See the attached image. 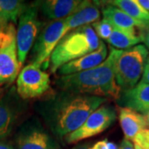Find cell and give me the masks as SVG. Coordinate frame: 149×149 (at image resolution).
Segmentation results:
<instances>
[{
  "mask_svg": "<svg viewBox=\"0 0 149 149\" xmlns=\"http://www.w3.org/2000/svg\"><path fill=\"white\" fill-rule=\"evenodd\" d=\"M140 5L149 13V0H137Z\"/></svg>",
  "mask_w": 149,
  "mask_h": 149,
  "instance_id": "27",
  "label": "cell"
},
{
  "mask_svg": "<svg viewBox=\"0 0 149 149\" xmlns=\"http://www.w3.org/2000/svg\"><path fill=\"white\" fill-rule=\"evenodd\" d=\"M140 82L149 85V56L148 59H147L146 65H145V67H144L143 73V75H142V80H141Z\"/></svg>",
  "mask_w": 149,
  "mask_h": 149,
  "instance_id": "24",
  "label": "cell"
},
{
  "mask_svg": "<svg viewBox=\"0 0 149 149\" xmlns=\"http://www.w3.org/2000/svg\"><path fill=\"white\" fill-rule=\"evenodd\" d=\"M17 149H57V144L37 118L22 125L17 135Z\"/></svg>",
  "mask_w": 149,
  "mask_h": 149,
  "instance_id": "10",
  "label": "cell"
},
{
  "mask_svg": "<svg viewBox=\"0 0 149 149\" xmlns=\"http://www.w3.org/2000/svg\"><path fill=\"white\" fill-rule=\"evenodd\" d=\"M42 27V23L39 18L37 1L27 3L18 18L16 28L18 61L22 69Z\"/></svg>",
  "mask_w": 149,
  "mask_h": 149,
  "instance_id": "7",
  "label": "cell"
},
{
  "mask_svg": "<svg viewBox=\"0 0 149 149\" xmlns=\"http://www.w3.org/2000/svg\"><path fill=\"white\" fill-rule=\"evenodd\" d=\"M0 149H15L11 143H6L3 141H0Z\"/></svg>",
  "mask_w": 149,
  "mask_h": 149,
  "instance_id": "28",
  "label": "cell"
},
{
  "mask_svg": "<svg viewBox=\"0 0 149 149\" xmlns=\"http://www.w3.org/2000/svg\"><path fill=\"white\" fill-rule=\"evenodd\" d=\"M144 116L146 118V119H147V123H148V125L149 126V111L146 113V114H144Z\"/></svg>",
  "mask_w": 149,
  "mask_h": 149,
  "instance_id": "32",
  "label": "cell"
},
{
  "mask_svg": "<svg viewBox=\"0 0 149 149\" xmlns=\"http://www.w3.org/2000/svg\"><path fill=\"white\" fill-rule=\"evenodd\" d=\"M26 4L21 0H0V30L10 23L16 24Z\"/></svg>",
  "mask_w": 149,
  "mask_h": 149,
  "instance_id": "19",
  "label": "cell"
},
{
  "mask_svg": "<svg viewBox=\"0 0 149 149\" xmlns=\"http://www.w3.org/2000/svg\"><path fill=\"white\" fill-rule=\"evenodd\" d=\"M118 149H135L133 143L128 139H123V141L121 142V143L118 147Z\"/></svg>",
  "mask_w": 149,
  "mask_h": 149,
  "instance_id": "26",
  "label": "cell"
},
{
  "mask_svg": "<svg viewBox=\"0 0 149 149\" xmlns=\"http://www.w3.org/2000/svg\"><path fill=\"white\" fill-rule=\"evenodd\" d=\"M107 56L108 48L106 45L102 42L100 46L95 52L62 65L56 72L60 76H64L91 70L104 62Z\"/></svg>",
  "mask_w": 149,
  "mask_h": 149,
  "instance_id": "12",
  "label": "cell"
},
{
  "mask_svg": "<svg viewBox=\"0 0 149 149\" xmlns=\"http://www.w3.org/2000/svg\"><path fill=\"white\" fill-rule=\"evenodd\" d=\"M115 119L116 112L114 108L104 104L91 113L80 128L66 135L64 138L65 142L66 143H75L96 136L109 128Z\"/></svg>",
  "mask_w": 149,
  "mask_h": 149,
  "instance_id": "9",
  "label": "cell"
},
{
  "mask_svg": "<svg viewBox=\"0 0 149 149\" xmlns=\"http://www.w3.org/2000/svg\"><path fill=\"white\" fill-rule=\"evenodd\" d=\"M116 101L120 107L146 114L149 111V85L140 82L130 90L121 91Z\"/></svg>",
  "mask_w": 149,
  "mask_h": 149,
  "instance_id": "13",
  "label": "cell"
},
{
  "mask_svg": "<svg viewBox=\"0 0 149 149\" xmlns=\"http://www.w3.org/2000/svg\"><path fill=\"white\" fill-rule=\"evenodd\" d=\"M50 75L35 64L22 67L17 78L16 91L22 100L36 99L50 90Z\"/></svg>",
  "mask_w": 149,
  "mask_h": 149,
  "instance_id": "8",
  "label": "cell"
},
{
  "mask_svg": "<svg viewBox=\"0 0 149 149\" xmlns=\"http://www.w3.org/2000/svg\"><path fill=\"white\" fill-rule=\"evenodd\" d=\"M90 149H108V139L98 141L94 145L91 146Z\"/></svg>",
  "mask_w": 149,
  "mask_h": 149,
  "instance_id": "25",
  "label": "cell"
},
{
  "mask_svg": "<svg viewBox=\"0 0 149 149\" xmlns=\"http://www.w3.org/2000/svg\"><path fill=\"white\" fill-rule=\"evenodd\" d=\"M104 18L107 19L113 27L124 30H139L149 26V22L139 21L128 15L118 8L108 4L102 8Z\"/></svg>",
  "mask_w": 149,
  "mask_h": 149,
  "instance_id": "17",
  "label": "cell"
},
{
  "mask_svg": "<svg viewBox=\"0 0 149 149\" xmlns=\"http://www.w3.org/2000/svg\"><path fill=\"white\" fill-rule=\"evenodd\" d=\"M139 33L142 38V42H143L145 44V47L147 48L149 52V26L143 29L139 30Z\"/></svg>",
  "mask_w": 149,
  "mask_h": 149,
  "instance_id": "23",
  "label": "cell"
},
{
  "mask_svg": "<svg viewBox=\"0 0 149 149\" xmlns=\"http://www.w3.org/2000/svg\"><path fill=\"white\" fill-rule=\"evenodd\" d=\"M24 109L25 104L15 87H12L0 97V141L10 134Z\"/></svg>",
  "mask_w": 149,
  "mask_h": 149,
  "instance_id": "11",
  "label": "cell"
},
{
  "mask_svg": "<svg viewBox=\"0 0 149 149\" xmlns=\"http://www.w3.org/2000/svg\"><path fill=\"white\" fill-rule=\"evenodd\" d=\"M16 35V26L13 23L0 30V88L12 85L22 70Z\"/></svg>",
  "mask_w": 149,
  "mask_h": 149,
  "instance_id": "6",
  "label": "cell"
},
{
  "mask_svg": "<svg viewBox=\"0 0 149 149\" xmlns=\"http://www.w3.org/2000/svg\"><path fill=\"white\" fill-rule=\"evenodd\" d=\"M148 56V50L141 44L120 51L114 62V73L121 91L130 90L138 84Z\"/></svg>",
  "mask_w": 149,
  "mask_h": 149,
  "instance_id": "4",
  "label": "cell"
},
{
  "mask_svg": "<svg viewBox=\"0 0 149 149\" xmlns=\"http://www.w3.org/2000/svg\"><path fill=\"white\" fill-rule=\"evenodd\" d=\"M81 3L80 0L37 1L39 13L50 22L68 17L79 8Z\"/></svg>",
  "mask_w": 149,
  "mask_h": 149,
  "instance_id": "14",
  "label": "cell"
},
{
  "mask_svg": "<svg viewBox=\"0 0 149 149\" xmlns=\"http://www.w3.org/2000/svg\"><path fill=\"white\" fill-rule=\"evenodd\" d=\"M132 141L135 149H149V128L139 132Z\"/></svg>",
  "mask_w": 149,
  "mask_h": 149,
  "instance_id": "22",
  "label": "cell"
},
{
  "mask_svg": "<svg viewBox=\"0 0 149 149\" xmlns=\"http://www.w3.org/2000/svg\"><path fill=\"white\" fill-rule=\"evenodd\" d=\"M106 3L117 7L139 21L149 22V13L139 4L137 0H114Z\"/></svg>",
  "mask_w": 149,
  "mask_h": 149,
  "instance_id": "20",
  "label": "cell"
},
{
  "mask_svg": "<svg viewBox=\"0 0 149 149\" xmlns=\"http://www.w3.org/2000/svg\"><path fill=\"white\" fill-rule=\"evenodd\" d=\"M102 42L91 25L68 32L56 45L50 57L49 69L56 72L62 65L97 50Z\"/></svg>",
  "mask_w": 149,
  "mask_h": 149,
  "instance_id": "3",
  "label": "cell"
},
{
  "mask_svg": "<svg viewBox=\"0 0 149 149\" xmlns=\"http://www.w3.org/2000/svg\"><path fill=\"white\" fill-rule=\"evenodd\" d=\"M108 149H118V147L114 143L108 141Z\"/></svg>",
  "mask_w": 149,
  "mask_h": 149,
  "instance_id": "30",
  "label": "cell"
},
{
  "mask_svg": "<svg viewBox=\"0 0 149 149\" xmlns=\"http://www.w3.org/2000/svg\"><path fill=\"white\" fill-rule=\"evenodd\" d=\"M91 148V144L90 143H80L77 144L74 146L72 149H90Z\"/></svg>",
  "mask_w": 149,
  "mask_h": 149,
  "instance_id": "29",
  "label": "cell"
},
{
  "mask_svg": "<svg viewBox=\"0 0 149 149\" xmlns=\"http://www.w3.org/2000/svg\"><path fill=\"white\" fill-rule=\"evenodd\" d=\"M106 42L114 49H129L142 42V38L137 30H124L113 27L111 36Z\"/></svg>",
  "mask_w": 149,
  "mask_h": 149,
  "instance_id": "18",
  "label": "cell"
},
{
  "mask_svg": "<svg viewBox=\"0 0 149 149\" xmlns=\"http://www.w3.org/2000/svg\"><path fill=\"white\" fill-rule=\"evenodd\" d=\"M118 119L125 139L128 140H133L139 132L148 128L143 114L128 108H119Z\"/></svg>",
  "mask_w": 149,
  "mask_h": 149,
  "instance_id": "16",
  "label": "cell"
},
{
  "mask_svg": "<svg viewBox=\"0 0 149 149\" xmlns=\"http://www.w3.org/2000/svg\"><path fill=\"white\" fill-rule=\"evenodd\" d=\"M91 26L94 28L98 37L100 39H103L105 41L108 40L111 36L113 28V26L105 18H103L102 20H99L94 22Z\"/></svg>",
  "mask_w": 149,
  "mask_h": 149,
  "instance_id": "21",
  "label": "cell"
},
{
  "mask_svg": "<svg viewBox=\"0 0 149 149\" xmlns=\"http://www.w3.org/2000/svg\"><path fill=\"white\" fill-rule=\"evenodd\" d=\"M121 50L110 48L105 61L95 68L69 75L60 76L55 85L60 91L117 100L121 90L115 79L114 62Z\"/></svg>",
  "mask_w": 149,
  "mask_h": 149,
  "instance_id": "2",
  "label": "cell"
},
{
  "mask_svg": "<svg viewBox=\"0 0 149 149\" xmlns=\"http://www.w3.org/2000/svg\"><path fill=\"white\" fill-rule=\"evenodd\" d=\"M98 3L91 1H82L79 8L74 13L65 18L67 32L75 28L91 25L99 21L100 11Z\"/></svg>",
  "mask_w": 149,
  "mask_h": 149,
  "instance_id": "15",
  "label": "cell"
},
{
  "mask_svg": "<svg viewBox=\"0 0 149 149\" xmlns=\"http://www.w3.org/2000/svg\"><path fill=\"white\" fill-rule=\"evenodd\" d=\"M67 33L66 21L65 19L48 22L44 24L31 50V64L46 70L49 68L51 55L61 39Z\"/></svg>",
  "mask_w": 149,
  "mask_h": 149,
  "instance_id": "5",
  "label": "cell"
},
{
  "mask_svg": "<svg viewBox=\"0 0 149 149\" xmlns=\"http://www.w3.org/2000/svg\"><path fill=\"white\" fill-rule=\"evenodd\" d=\"M7 87H3V88H0V97L3 95L5 92V89Z\"/></svg>",
  "mask_w": 149,
  "mask_h": 149,
  "instance_id": "31",
  "label": "cell"
},
{
  "mask_svg": "<svg viewBox=\"0 0 149 149\" xmlns=\"http://www.w3.org/2000/svg\"><path fill=\"white\" fill-rule=\"evenodd\" d=\"M107 101L105 98L59 91L36 102L35 109L54 136L62 139L80 128Z\"/></svg>",
  "mask_w": 149,
  "mask_h": 149,
  "instance_id": "1",
  "label": "cell"
}]
</instances>
